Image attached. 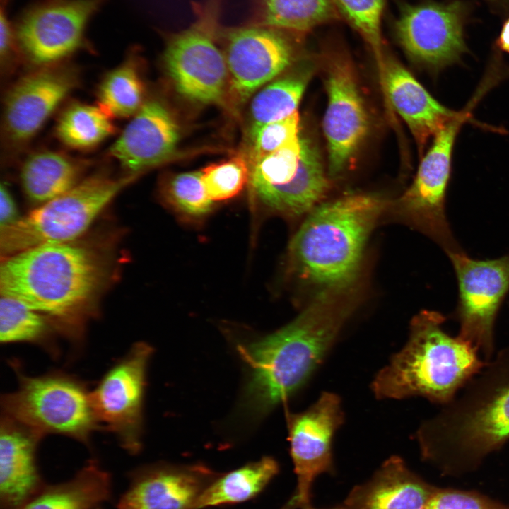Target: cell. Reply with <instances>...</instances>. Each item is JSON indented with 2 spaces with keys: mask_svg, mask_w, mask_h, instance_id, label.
Segmentation results:
<instances>
[{
  "mask_svg": "<svg viewBox=\"0 0 509 509\" xmlns=\"http://www.w3.org/2000/svg\"><path fill=\"white\" fill-rule=\"evenodd\" d=\"M353 286L320 291L292 322L240 347L248 368L241 408L259 418L300 389L353 313Z\"/></svg>",
  "mask_w": 509,
  "mask_h": 509,
  "instance_id": "6da1fadb",
  "label": "cell"
},
{
  "mask_svg": "<svg viewBox=\"0 0 509 509\" xmlns=\"http://www.w3.org/2000/svg\"><path fill=\"white\" fill-rule=\"evenodd\" d=\"M421 455L442 469L476 467L509 440V345L416 432Z\"/></svg>",
  "mask_w": 509,
  "mask_h": 509,
  "instance_id": "7a4b0ae2",
  "label": "cell"
},
{
  "mask_svg": "<svg viewBox=\"0 0 509 509\" xmlns=\"http://www.w3.org/2000/svg\"><path fill=\"white\" fill-rule=\"evenodd\" d=\"M101 277L100 265L90 250L70 242L45 244L5 257L0 292L52 317L78 342L87 305Z\"/></svg>",
  "mask_w": 509,
  "mask_h": 509,
  "instance_id": "3957f363",
  "label": "cell"
},
{
  "mask_svg": "<svg viewBox=\"0 0 509 509\" xmlns=\"http://www.w3.org/2000/svg\"><path fill=\"white\" fill-rule=\"evenodd\" d=\"M386 205L378 196L362 193L320 203L290 242L289 271L322 291L352 286L369 235Z\"/></svg>",
  "mask_w": 509,
  "mask_h": 509,
  "instance_id": "277c9868",
  "label": "cell"
},
{
  "mask_svg": "<svg viewBox=\"0 0 509 509\" xmlns=\"http://www.w3.org/2000/svg\"><path fill=\"white\" fill-rule=\"evenodd\" d=\"M445 317L423 310L410 325L408 340L381 369L372 383L380 399L421 397L445 405L484 367L475 346L447 333Z\"/></svg>",
  "mask_w": 509,
  "mask_h": 509,
  "instance_id": "5b68a950",
  "label": "cell"
},
{
  "mask_svg": "<svg viewBox=\"0 0 509 509\" xmlns=\"http://www.w3.org/2000/svg\"><path fill=\"white\" fill-rule=\"evenodd\" d=\"M16 373L18 385L1 396L2 415L42 438L58 434L89 444L100 426L91 407L90 392L81 381L59 372L33 377L16 368Z\"/></svg>",
  "mask_w": 509,
  "mask_h": 509,
  "instance_id": "8992f818",
  "label": "cell"
},
{
  "mask_svg": "<svg viewBox=\"0 0 509 509\" xmlns=\"http://www.w3.org/2000/svg\"><path fill=\"white\" fill-rule=\"evenodd\" d=\"M223 0L194 4L189 25L166 35L163 63L176 90L192 102L222 105L228 82L223 54L218 47Z\"/></svg>",
  "mask_w": 509,
  "mask_h": 509,
  "instance_id": "52a82bcc",
  "label": "cell"
},
{
  "mask_svg": "<svg viewBox=\"0 0 509 509\" xmlns=\"http://www.w3.org/2000/svg\"><path fill=\"white\" fill-rule=\"evenodd\" d=\"M139 175L120 178L94 175L1 228L5 257L51 243L71 242L83 234L106 205Z\"/></svg>",
  "mask_w": 509,
  "mask_h": 509,
  "instance_id": "ba28073f",
  "label": "cell"
},
{
  "mask_svg": "<svg viewBox=\"0 0 509 509\" xmlns=\"http://www.w3.org/2000/svg\"><path fill=\"white\" fill-rule=\"evenodd\" d=\"M108 0H35L13 20L20 54L53 65L86 46V31Z\"/></svg>",
  "mask_w": 509,
  "mask_h": 509,
  "instance_id": "9c48e42d",
  "label": "cell"
},
{
  "mask_svg": "<svg viewBox=\"0 0 509 509\" xmlns=\"http://www.w3.org/2000/svg\"><path fill=\"white\" fill-rule=\"evenodd\" d=\"M472 107L470 103L459 112L435 135L414 180L395 206L403 219L432 238L447 254L461 250L448 223L445 203L453 146L462 124L470 117Z\"/></svg>",
  "mask_w": 509,
  "mask_h": 509,
  "instance_id": "30bf717a",
  "label": "cell"
},
{
  "mask_svg": "<svg viewBox=\"0 0 509 509\" xmlns=\"http://www.w3.org/2000/svg\"><path fill=\"white\" fill-rule=\"evenodd\" d=\"M304 40L282 30L251 23L223 25L220 42L223 45L233 102L245 103L259 87L288 68Z\"/></svg>",
  "mask_w": 509,
  "mask_h": 509,
  "instance_id": "8fae6325",
  "label": "cell"
},
{
  "mask_svg": "<svg viewBox=\"0 0 509 509\" xmlns=\"http://www.w3.org/2000/svg\"><path fill=\"white\" fill-rule=\"evenodd\" d=\"M458 281L455 312L458 336L476 348L488 362L494 356V324L509 291V255L495 259H474L462 250L447 254Z\"/></svg>",
  "mask_w": 509,
  "mask_h": 509,
  "instance_id": "7c38bea8",
  "label": "cell"
},
{
  "mask_svg": "<svg viewBox=\"0 0 509 509\" xmlns=\"http://www.w3.org/2000/svg\"><path fill=\"white\" fill-rule=\"evenodd\" d=\"M153 353L145 342L132 345L90 392L94 416L131 455L141 449L143 408L147 367Z\"/></svg>",
  "mask_w": 509,
  "mask_h": 509,
  "instance_id": "4fadbf2b",
  "label": "cell"
},
{
  "mask_svg": "<svg viewBox=\"0 0 509 509\" xmlns=\"http://www.w3.org/2000/svg\"><path fill=\"white\" fill-rule=\"evenodd\" d=\"M469 6L460 0L404 3L392 23L394 37L415 63L438 70L466 52L464 28Z\"/></svg>",
  "mask_w": 509,
  "mask_h": 509,
  "instance_id": "5bb4252c",
  "label": "cell"
},
{
  "mask_svg": "<svg viewBox=\"0 0 509 509\" xmlns=\"http://www.w3.org/2000/svg\"><path fill=\"white\" fill-rule=\"evenodd\" d=\"M328 103L323 119L329 175L339 176L349 166L369 129V118L351 60L339 47L325 54Z\"/></svg>",
  "mask_w": 509,
  "mask_h": 509,
  "instance_id": "9a60e30c",
  "label": "cell"
},
{
  "mask_svg": "<svg viewBox=\"0 0 509 509\" xmlns=\"http://www.w3.org/2000/svg\"><path fill=\"white\" fill-rule=\"evenodd\" d=\"M290 454L296 475L300 507L310 503L313 483L333 469L332 440L343 423L340 398L324 392L305 411L288 417Z\"/></svg>",
  "mask_w": 509,
  "mask_h": 509,
  "instance_id": "2e32d148",
  "label": "cell"
},
{
  "mask_svg": "<svg viewBox=\"0 0 509 509\" xmlns=\"http://www.w3.org/2000/svg\"><path fill=\"white\" fill-rule=\"evenodd\" d=\"M73 69L45 66L11 88L4 106V128L14 144L30 139L76 84Z\"/></svg>",
  "mask_w": 509,
  "mask_h": 509,
  "instance_id": "e0dca14e",
  "label": "cell"
},
{
  "mask_svg": "<svg viewBox=\"0 0 509 509\" xmlns=\"http://www.w3.org/2000/svg\"><path fill=\"white\" fill-rule=\"evenodd\" d=\"M215 479L204 466L154 464L129 474V484L116 509H194L203 491Z\"/></svg>",
  "mask_w": 509,
  "mask_h": 509,
  "instance_id": "ac0fdd59",
  "label": "cell"
},
{
  "mask_svg": "<svg viewBox=\"0 0 509 509\" xmlns=\"http://www.w3.org/2000/svg\"><path fill=\"white\" fill-rule=\"evenodd\" d=\"M180 136L179 125L168 108L149 100L133 115L108 153L130 174L139 175L169 158Z\"/></svg>",
  "mask_w": 509,
  "mask_h": 509,
  "instance_id": "d6986e66",
  "label": "cell"
},
{
  "mask_svg": "<svg viewBox=\"0 0 509 509\" xmlns=\"http://www.w3.org/2000/svg\"><path fill=\"white\" fill-rule=\"evenodd\" d=\"M42 437L1 414L0 423V509H20L45 484L36 450Z\"/></svg>",
  "mask_w": 509,
  "mask_h": 509,
  "instance_id": "ffe728a7",
  "label": "cell"
},
{
  "mask_svg": "<svg viewBox=\"0 0 509 509\" xmlns=\"http://www.w3.org/2000/svg\"><path fill=\"white\" fill-rule=\"evenodd\" d=\"M435 488L392 456L335 509H425Z\"/></svg>",
  "mask_w": 509,
  "mask_h": 509,
  "instance_id": "44dd1931",
  "label": "cell"
},
{
  "mask_svg": "<svg viewBox=\"0 0 509 509\" xmlns=\"http://www.w3.org/2000/svg\"><path fill=\"white\" fill-rule=\"evenodd\" d=\"M386 98L403 118L422 148L459 112L446 108L397 59L385 55Z\"/></svg>",
  "mask_w": 509,
  "mask_h": 509,
  "instance_id": "7402d4cb",
  "label": "cell"
},
{
  "mask_svg": "<svg viewBox=\"0 0 509 509\" xmlns=\"http://www.w3.org/2000/svg\"><path fill=\"white\" fill-rule=\"evenodd\" d=\"M329 182L316 144L301 137V156L293 180L263 204L268 211L284 216L308 214L327 192Z\"/></svg>",
  "mask_w": 509,
  "mask_h": 509,
  "instance_id": "603a6c76",
  "label": "cell"
},
{
  "mask_svg": "<svg viewBox=\"0 0 509 509\" xmlns=\"http://www.w3.org/2000/svg\"><path fill=\"white\" fill-rule=\"evenodd\" d=\"M111 493L110 474L90 460L71 479L45 486L20 509H98Z\"/></svg>",
  "mask_w": 509,
  "mask_h": 509,
  "instance_id": "cb8c5ba5",
  "label": "cell"
},
{
  "mask_svg": "<svg viewBox=\"0 0 509 509\" xmlns=\"http://www.w3.org/2000/svg\"><path fill=\"white\" fill-rule=\"evenodd\" d=\"M253 8L250 23L303 39L315 28L341 21L333 0H253Z\"/></svg>",
  "mask_w": 509,
  "mask_h": 509,
  "instance_id": "d4e9b609",
  "label": "cell"
},
{
  "mask_svg": "<svg viewBox=\"0 0 509 509\" xmlns=\"http://www.w3.org/2000/svg\"><path fill=\"white\" fill-rule=\"evenodd\" d=\"M84 164L57 152L33 153L25 160L21 171L24 192L33 201L47 202L79 183Z\"/></svg>",
  "mask_w": 509,
  "mask_h": 509,
  "instance_id": "484cf974",
  "label": "cell"
},
{
  "mask_svg": "<svg viewBox=\"0 0 509 509\" xmlns=\"http://www.w3.org/2000/svg\"><path fill=\"white\" fill-rule=\"evenodd\" d=\"M279 469L275 460L265 457L216 477L201 493L194 509L247 501L261 492Z\"/></svg>",
  "mask_w": 509,
  "mask_h": 509,
  "instance_id": "4316f807",
  "label": "cell"
},
{
  "mask_svg": "<svg viewBox=\"0 0 509 509\" xmlns=\"http://www.w3.org/2000/svg\"><path fill=\"white\" fill-rule=\"evenodd\" d=\"M136 51L131 50L121 64L107 73L99 86V106L112 117L133 116L144 103V87Z\"/></svg>",
  "mask_w": 509,
  "mask_h": 509,
  "instance_id": "83f0119b",
  "label": "cell"
},
{
  "mask_svg": "<svg viewBox=\"0 0 509 509\" xmlns=\"http://www.w3.org/2000/svg\"><path fill=\"white\" fill-rule=\"evenodd\" d=\"M312 74V66L305 65L262 89L251 103V128L283 119L297 111Z\"/></svg>",
  "mask_w": 509,
  "mask_h": 509,
  "instance_id": "f1b7e54d",
  "label": "cell"
},
{
  "mask_svg": "<svg viewBox=\"0 0 509 509\" xmlns=\"http://www.w3.org/2000/svg\"><path fill=\"white\" fill-rule=\"evenodd\" d=\"M111 118L100 106L73 104L60 115L56 125V135L70 148H90L115 132Z\"/></svg>",
  "mask_w": 509,
  "mask_h": 509,
  "instance_id": "f546056e",
  "label": "cell"
},
{
  "mask_svg": "<svg viewBox=\"0 0 509 509\" xmlns=\"http://www.w3.org/2000/svg\"><path fill=\"white\" fill-rule=\"evenodd\" d=\"M301 156V137L251 163L249 183L262 205L270 197L295 178Z\"/></svg>",
  "mask_w": 509,
  "mask_h": 509,
  "instance_id": "4dcf8cb0",
  "label": "cell"
},
{
  "mask_svg": "<svg viewBox=\"0 0 509 509\" xmlns=\"http://www.w3.org/2000/svg\"><path fill=\"white\" fill-rule=\"evenodd\" d=\"M0 300L1 344L30 343L42 347L52 355L57 353L48 324L40 312L12 298L1 296Z\"/></svg>",
  "mask_w": 509,
  "mask_h": 509,
  "instance_id": "1f68e13d",
  "label": "cell"
},
{
  "mask_svg": "<svg viewBox=\"0 0 509 509\" xmlns=\"http://www.w3.org/2000/svg\"><path fill=\"white\" fill-rule=\"evenodd\" d=\"M341 21L346 23L366 43L373 54L385 86V53L382 24L387 0H333Z\"/></svg>",
  "mask_w": 509,
  "mask_h": 509,
  "instance_id": "d6a6232c",
  "label": "cell"
},
{
  "mask_svg": "<svg viewBox=\"0 0 509 509\" xmlns=\"http://www.w3.org/2000/svg\"><path fill=\"white\" fill-rule=\"evenodd\" d=\"M161 196L165 205L182 220L198 222L212 210L201 178V171L170 176L162 185Z\"/></svg>",
  "mask_w": 509,
  "mask_h": 509,
  "instance_id": "836d02e7",
  "label": "cell"
},
{
  "mask_svg": "<svg viewBox=\"0 0 509 509\" xmlns=\"http://www.w3.org/2000/svg\"><path fill=\"white\" fill-rule=\"evenodd\" d=\"M249 161L242 155L211 164L201 170L205 191L212 201L237 196L250 181Z\"/></svg>",
  "mask_w": 509,
  "mask_h": 509,
  "instance_id": "e575fe53",
  "label": "cell"
},
{
  "mask_svg": "<svg viewBox=\"0 0 509 509\" xmlns=\"http://www.w3.org/2000/svg\"><path fill=\"white\" fill-rule=\"evenodd\" d=\"M299 130L300 116L298 110L283 119L251 128L250 163L298 138Z\"/></svg>",
  "mask_w": 509,
  "mask_h": 509,
  "instance_id": "d590c367",
  "label": "cell"
},
{
  "mask_svg": "<svg viewBox=\"0 0 509 509\" xmlns=\"http://www.w3.org/2000/svg\"><path fill=\"white\" fill-rule=\"evenodd\" d=\"M425 509H509V506L476 493L436 488Z\"/></svg>",
  "mask_w": 509,
  "mask_h": 509,
  "instance_id": "8d00e7d4",
  "label": "cell"
},
{
  "mask_svg": "<svg viewBox=\"0 0 509 509\" xmlns=\"http://www.w3.org/2000/svg\"><path fill=\"white\" fill-rule=\"evenodd\" d=\"M18 218L13 199L7 187L1 184L0 187V228H2L12 224Z\"/></svg>",
  "mask_w": 509,
  "mask_h": 509,
  "instance_id": "74e56055",
  "label": "cell"
},
{
  "mask_svg": "<svg viewBox=\"0 0 509 509\" xmlns=\"http://www.w3.org/2000/svg\"><path fill=\"white\" fill-rule=\"evenodd\" d=\"M496 45L501 50L509 53V18L503 24L496 40Z\"/></svg>",
  "mask_w": 509,
  "mask_h": 509,
  "instance_id": "f35d334b",
  "label": "cell"
},
{
  "mask_svg": "<svg viewBox=\"0 0 509 509\" xmlns=\"http://www.w3.org/2000/svg\"><path fill=\"white\" fill-rule=\"evenodd\" d=\"M494 9L498 11L507 14L509 13V0H485Z\"/></svg>",
  "mask_w": 509,
  "mask_h": 509,
  "instance_id": "ab89813d",
  "label": "cell"
},
{
  "mask_svg": "<svg viewBox=\"0 0 509 509\" xmlns=\"http://www.w3.org/2000/svg\"><path fill=\"white\" fill-rule=\"evenodd\" d=\"M299 507L298 498L294 495L280 509H296Z\"/></svg>",
  "mask_w": 509,
  "mask_h": 509,
  "instance_id": "60d3db41",
  "label": "cell"
},
{
  "mask_svg": "<svg viewBox=\"0 0 509 509\" xmlns=\"http://www.w3.org/2000/svg\"><path fill=\"white\" fill-rule=\"evenodd\" d=\"M301 509H318V508H314V507L311 505V503H310V504H308V505H304V506L301 507ZM333 509H335V508H333Z\"/></svg>",
  "mask_w": 509,
  "mask_h": 509,
  "instance_id": "b9f144b4",
  "label": "cell"
},
{
  "mask_svg": "<svg viewBox=\"0 0 509 509\" xmlns=\"http://www.w3.org/2000/svg\"><path fill=\"white\" fill-rule=\"evenodd\" d=\"M10 1L11 0H1V1H4V2L8 3V4H9Z\"/></svg>",
  "mask_w": 509,
  "mask_h": 509,
  "instance_id": "7bdbcfd3",
  "label": "cell"
}]
</instances>
